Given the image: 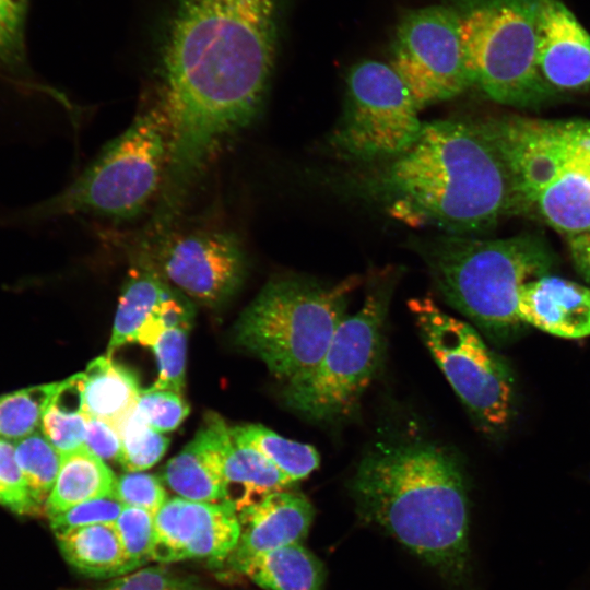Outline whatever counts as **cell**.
<instances>
[{
  "mask_svg": "<svg viewBox=\"0 0 590 590\" xmlns=\"http://www.w3.org/2000/svg\"><path fill=\"white\" fill-rule=\"evenodd\" d=\"M188 331L182 327L167 329L152 347L158 375L150 389L181 393L185 387Z\"/></svg>",
  "mask_w": 590,
  "mask_h": 590,
  "instance_id": "obj_32",
  "label": "cell"
},
{
  "mask_svg": "<svg viewBox=\"0 0 590 590\" xmlns=\"http://www.w3.org/2000/svg\"><path fill=\"white\" fill-rule=\"evenodd\" d=\"M236 569L268 590H323L326 580L322 563L302 542L255 556Z\"/></svg>",
  "mask_w": 590,
  "mask_h": 590,
  "instance_id": "obj_23",
  "label": "cell"
},
{
  "mask_svg": "<svg viewBox=\"0 0 590 590\" xmlns=\"http://www.w3.org/2000/svg\"><path fill=\"white\" fill-rule=\"evenodd\" d=\"M539 68L554 90L590 87V34L560 0H541Z\"/></svg>",
  "mask_w": 590,
  "mask_h": 590,
  "instance_id": "obj_15",
  "label": "cell"
},
{
  "mask_svg": "<svg viewBox=\"0 0 590 590\" xmlns=\"http://www.w3.org/2000/svg\"><path fill=\"white\" fill-rule=\"evenodd\" d=\"M418 111L391 64L359 61L347 73L344 106L328 144L346 161L369 165L393 158L417 140L424 123Z\"/></svg>",
  "mask_w": 590,
  "mask_h": 590,
  "instance_id": "obj_10",
  "label": "cell"
},
{
  "mask_svg": "<svg viewBox=\"0 0 590 590\" xmlns=\"http://www.w3.org/2000/svg\"><path fill=\"white\" fill-rule=\"evenodd\" d=\"M26 3L27 0H0V63L13 70L24 64Z\"/></svg>",
  "mask_w": 590,
  "mask_h": 590,
  "instance_id": "obj_37",
  "label": "cell"
},
{
  "mask_svg": "<svg viewBox=\"0 0 590 590\" xmlns=\"http://www.w3.org/2000/svg\"><path fill=\"white\" fill-rule=\"evenodd\" d=\"M354 187L394 219L450 235L482 236L524 211L516 175L486 120L424 122L406 151L367 165Z\"/></svg>",
  "mask_w": 590,
  "mask_h": 590,
  "instance_id": "obj_2",
  "label": "cell"
},
{
  "mask_svg": "<svg viewBox=\"0 0 590 590\" xmlns=\"http://www.w3.org/2000/svg\"><path fill=\"white\" fill-rule=\"evenodd\" d=\"M135 410L144 421L161 433L176 429L190 408L180 393L169 390H141Z\"/></svg>",
  "mask_w": 590,
  "mask_h": 590,
  "instance_id": "obj_34",
  "label": "cell"
},
{
  "mask_svg": "<svg viewBox=\"0 0 590 590\" xmlns=\"http://www.w3.org/2000/svg\"><path fill=\"white\" fill-rule=\"evenodd\" d=\"M391 67L418 110L452 99L471 87L473 80L455 9L438 4L408 12L396 32Z\"/></svg>",
  "mask_w": 590,
  "mask_h": 590,
  "instance_id": "obj_11",
  "label": "cell"
},
{
  "mask_svg": "<svg viewBox=\"0 0 590 590\" xmlns=\"http://www.w3.org/2000/svg\"><path fill=\"white\" fill-rule=\"evenodd\" d=\"M227 425L209 414L194 438L163 468V482L179 497L201 503H224L220 444Z\"/></svg>",
  "mask_w": 590,
  "mask_h": 590,
  "instance_id": "obj_17",
  "label": "cell"
},
{
  "mask_svg": "<svg viewBox=\"0 0 590 590\" xmlns=\"http://www.w3.org/2000/svg\"><path fill=\"white\" fill-rule=\"evenodd\" d=\"M517 314L523 324L563 339L590 335V288L553 274L522 285Z\"/></svg>",
  "mask_w": 590,
  "mask_h": 590,
  "instance_id": "obj_16",
  "label": "cell"
},
{
  "mask_svg": "<svg viewBox=\"0 0 590 590\" xmlns=\"http://www.w3.org/2000/svg\"><path fill=\"white\" fill-rule=\"evenodd\" d=\"M397 278L391 268L370 278L364 304L342 320L316 367L284 385L287 406L316 422L334 421L354 410L381 363Z\"/></svg>",
  "mask_w": 590,
  "mask_h": 590,
  "instance_id": "obj_8",
  "label": "cell"
},
{
  "mask_svg": "<svg viewBox=\"0 0 590 590\" xmlns=\"http://www.w3.org/2000/svg\"><path fill=\"white\" fill-rule=\"evenodd\" d=\"M87 415L83 373L58 382L42 418L40 432L60 452L84 446Z\"/></svg>",
  "mask_w": 590,
  "mask_h": 590,
  "instance_id": "obj_25",
  "label": "cell"
},
{
  "mask_svg": "<svg viewBox=\"0 0 590 590\" xmlns=\"http://www.w3.org/2000/svg\"><path fill=\"white\" fill-rule=\"evenodd\" d=\"M541 137L553 165L590 177V121L541 120Z\"/></svg>",
  "mask_w": 590,
  "mask_h": 590,
  "instance_id": "obj_29",
  "label": "cell"
},
{
  "mask_svg": "<svg viewBox=\"0 0 590 590\" xmlns=\"http://www.w3.org/2000/svg\"><path fill=\"white\" fill-rule=\"evenodd\" d=\"M114 524L125 554L134 570L152 560L155 539L154 515L152 512L125 506Z\"/></svg>",
  "mask_w": 590,
  "mask_h": 590,
  "instance_id": "obj_31",
  "label": "cell"
},
{
  "mask_svg": "<svg viewBox=\"0 0 590 590\" xmlns=\"http://www.w3.org/2000/svg\"><path fill=\"white\" fill-rule=\"evenodd\" d=\"M14 446L35 515L45 514L47 499L60 470L61 453L38 430L15 440Z\"/></svg>",
  "mask_w": 590,
  "mask_h": 590,
  "instance_id": "obj_27",
  "label": "cell"
},
{
  "mask_svg": "<svg viewBox=\"0 0 590 590\" xmlns=\"http://www.w3.org/2000/svg\"><path fill=\"white\" fill-rule=\"evenodd\" d=\"M357 275L326 283L303 275L270 280L240 314L235 341L285 384L310 373L346 317Z\"/></svg>",
  "mask_w": 590,
  "mask_h": 590,
  "instance_id": "obj_6",
  "label": "cell"
},
{
  "mask_svg": "<svg viewBox=\"0 0 590 590\" xmlns=\"http://www.w3.org/2000/svg\"><path fill=\"white\" fill-rule=\"evenodd\" d=\"M220 471L224 503L238 514L264 496L293 482L255 449L238 445L228 427L220 444Z\"/></svg>",
  "mask_w": 590,
  "mask_h": 590,
  "instance_id": "obj_18",
  "label": "cell"
},
{
  "mask_svg": "<svg viewBox=\"0 0 590 590\" xmlns=\"http://www.w3.org/2000/svg\"><path fill=\"white\" fill-rule=\"evenodd\" d=\"M57 385H37L0 396V438L15 441L37 432Z\"/></svg>",
  "mask_w": 590,
  "mask_h": 590,
  "instance_id": "obj_28",
  "label": "cell"
},
{
  "mask_svg": "<svg viewBox=\"0 0 590 590\" xmlns=\"http://www.w3.org/2000/svg\"><path fill=\"white\" fill-rule=\"evenodd\" d=\"M441 297L488 337L503 340L523 324L517 314L520 288L550 274L555 253L535 234L486 239L441 234L413 238Z\"/></svg>",
  "mask_w": 590,
  "mask_h": 590,
  "instance_id": "obj_5",
  "label": "cell"
},
{
  "mask_svg": "<svg viewBox=\"0 0 590 590\" xmlns=\"http://www.w3.org/2000/svg\"><path fill=\"white\" fill-rule=\"evenodd\" d=\"M99 590H200L197 585L163 567L139 568L119 576Z\"/></svg>",
  "mask_w": 590,
  "mask_h": 590,
  "instance_id": "obj_39",
  "label": "cell"
},
{
  "mask_svg": "<svg viewBox=\"0 0 590 590\" xmlns=\"http://www.w3.org/2000/svg\"><path fill=\"white\" fill-rule=\"evenodd\" d=\"M237 515L240 534L228 556L235 569L255 556L302 542L311 524L314 508L303 494L281 489Z\"/></svg>",
  "mask_w": 590,
  "mask_h": 590,
  "instance_id": "obj_14",
  "label": "cell"
},
{
  "mask_svg": "<svg viewBox=\"0 0 590 590\" xmlns=\"http://www.w3.org/2000/svg\"><path fill=\"white\" fill-rule=\"evenodd\" d=\"M182 295L175 288L153 308L138 332L137 342L153 347L167 329L191 328L193 308Z\"/></svg>",
  "mask_w": 590,
  "mask_h": 590,
  "instance_id": "obj_33",
  "label": "cell"
},
{
  "mask_svg": "<svg viewBox=\"0 0 590 590\" xmlns=\"http://www.w3.org/2000/svg\"><path fill=\"white\" fill-rule=\"evenodd\" d=\"M169 143L162 96L143 103L131 123L67 187L35 204L0 214V228L33 227L69 215L114 223L138 219L161 193Z\"/></svg>",
  "mask_w": 590,
  "mask_h": 590,
  "instance_id": "obj_4",
  "label": "cell"
},
{
  "mask_svg": "<svg viewBox=\"0 0 590 590\" xmlns=\"http://www.w3.org/2000/svg\"><path fill=\"white\" fill-rule=\"evenodd\" d=\"M152 560L161 564L184 559L221 563L237 545L240 523L226 503H201L174 497L154 515Z\"/></svg>",
  "mask_w": 590,
  "mask_h": 590,
  "instance_id": "obj_13",
  "label": "cell"
},
{
  "mask_svg": "<svg viewBox=\"0 0 590 590\" xmlns=\"http://www.w3.org/2000/svg\"><path fill=\"white\" fill-rule=\"evenodd\" d=\"M231 435L238 445L261 453L293 483L307 477L319 465V455L312 446L284 438L261 425L231 427Z\"/></svg>",
  "mask_w": 590,
  "mask_h": 590,
  "instance_id": "obj_26",
  "label": "cell"
},
{
  "mask_svg": "<svg viewBox=\"0 0 590 590\" xmlns=\"http://www.w3.org/2000/svg\"><path fill=\"white\" fill-rule=\"evenodd\" d=\"M115 483L113 471L85 446L61 453L60 470L45 515L51 517L84 502L113 495Z\"/></svg>",
  "mask_w": 590,
  "mask_h": 590,
  "instance_id": "obj_22",
  "label": "cell"
},
{
  "mask_svg": "<svg viewBox=\"0 0 590 590\" xmlns=\"http://www.w3.org/2000/svg\"><path fill=\"white\" fill-rule=\"evenodd\" d=\"M473 85L492 101L534 107L554 92L539 68L541 0H452Z\"/></svg>",
  "mask_w": 590,
  "mask_h": 590,
  "instance_id": "obj_7",
  "label": "cell"
},
{
  "mask_svg": "<svg viewBox=\"0 0 590 590\" xmlns=\"http://www.w3.org/2000/svg\"><path fill=\"white\" fill-rule=\"evenodd\" d=\"M420 334L461 402L485 433L507 427L515 409L508 365L468 322L445 312L430 297L408 303Z\"/></svg>",
  "mask_w": 590,
  "mask_h": 590,
  "instance_id": "obj_9",
  "label": "cell"
},
{
  "mask_svg": "<svg viewBox=\"0 0 590 590\" xmlns=\"http://www.w3.org/2000/svg\"><path fill=\"white\" fill-rule=\"evenodd\" d=\"M123 505L109 495L79 504L64 512L49 517L54 533L80 527L114 523L120 516Z\"/></svg>",
  "mask_w": 590,
  "mask_h": 590,
  "instance_id": "obj_38",
  "label": "cell"
},
{
  "mask_svg": "<svg viewBox=\"0 0 590 590\" xmlns=\"http://www.w3.org/2000/svg\"><path fill=\"white\" fill-rule=\"evenodd\" d=\"M174 290L155 271L140 245L119 298L107 356L111 357L123 344L137 341L138 332L153 308Z\"/></svg>",
  "mask_w": 590,
  "mask_h": 590,
  "instance_id": "obj_19",
  "label": "cell"
},
{
  "mask_svg": "<svg viewBox=\"0 0 590 590\" xmlns=\"http://www.w3.org/2000/svg\"><path fill=\"white\" fill-rule=\"evenodd\" d=\"M276 50L274 0H181L163 48L169 155L155 213L175 221L214 155L262 109Z\"/></svg>",
  "mask_w": 590,
  "mask_h": 590,
  "instance_id": "obj_1",
  "label": "cell"
},
{
  "mask_svg": "<svg viewBox=\"0 0 590 590\" xmlns=\"http://www.w3.org/2000/svg\"><path fill=\"white\" fill-rule=\"evenodd\" d=\"M565 237L575 270L590 283V232L565 234Z\"/></svg>",
  "mask_w": 590,
  "mask_h": 590,
  "instance_id": "obj_41",
  "label": "cell"
},
{
  "mask_svg": "<svg viewBox=\"0 0 590 590\" xmlns=\"http://www.w3.org/2000/svg\"><path fill=\"white\" fill-rule=\"evenodd\" d=\"M84 376V408L90 417L107 423L117 433L135 410L141 393L135 375L109 356L92 361Z\"/></svg>",
  "mask_w": 590,
  "mask_h": 590,
  "instance_id": "obj_20",
  "label": "cell"
},
{
  "mask_svg": "<svg viewBox=\"0 0 590 590\" xmlns=\"http://www.w3.org/2000/svg\"><path fill=\"white\" fill-rule=\"evenodd\" d=\"M531 209L564 235L590 232V177L576 168L562 167L534 194Z\"/></svg>",
  "mask_w": 590,
  "mask_h": 590,
  "instance_id": "obj_24",
  "label": "cell"
},
{
  "mask_svg": "<svg viewBox=\"0 0 590 590\" xmlns=\"http://www.w3.org/2000/svg\"><path fill=\"white\" fill-rule=\"evenodd\" d=\"M155 271L181 294L206 306L229 299L247 273V256L231 229L196 228L144 237L141 243Z\"/></svg>",
  "mask_w": 590,
  "mask_h": 590,
  "instance_id": "obj_12",
  "label": "cell"
},
{
  "mask_svg": "<svg viewBox=\"0 0 590 590\" xmlns=\"http://www.w3.org/2000/svg\"><path fill=\"white\" fill-rule=\"evenodd\" d=\"M0 504L19 515H35L14 442L0 438Z\"/></svg>",
  "mask_w": 590,
  "mask_h": 590,
  "instance_id": "obj_36",
  "label": "cell"
},
{
  "mask_svg": "<svg viewBox=\"0 0 590 590\" xmlns=\"http://www.w3.org/2000/svg\"><path fill=\"white\" fill-rule=\"evenodd\" d=\"M55 536L64 559L83 575L110 578L134 570L114 523L80 527Z\"/></svg>",
  "mask_w": 590,
  "mask_h": 590,
  "instance_id": "obj_21",
  "label": "cell"
},
{
  "mask_svg": "<svg viewBox=\"0 0 590 590\" xmlns=\"http://www.w3.org/2000/svg\"><path fill=\"white\" fill-rule=\"evenodd\" d=\"M121 440L119 464L126 472L144 471L166 452L169 439L151 427L134 410L118 432Z\"/></svg>",
  "mask_w": 590,
  "mask_h": 590,
  "instance_id": "obj_30",
  "label": "cell"
},
{
  "mask_svg": "<svg viewBox=\"0 0 590 590\" xmlns=\"http://www.w3.org/2000/svg\"><path fill=\"white\" fill-rule=\"evenodd\" d=\"M84 446L99 459L117 461L119 463L121 457L120 436L107 423L90 417Z\"/></svg>",
  "mask_w": 590,
  "mask_h": 590,
  "instance_id": "obj_40",
  "label": "cell"
},
{
  "mask_svg": "<svg viewBox=\"0 0 590 590\" xmlns=\"http://www.w3.org/2000/svg\"><path fill=\"white\" fill-rule=\"evenodd\" d=\"M359 517L386 531L453 583L470 573L465 473L448 449L429 441L377 444L350 483Z\"/></svg>",
  "mask_w": 590,
  "mask_h": 590,
  "instance_id": "obj_3",
  "label": "cell"
},
{
  "mask_svg": "<svg viewBox=\"0 0 590 590\" xmlns=\"http://www.w3.org/2000/svg\"><path fill=\"white\" fill-rule=\"evenodd\" d=\"M114 495L123 506L145 509L153 515L168 499L160 479L142 471L126 472L116 479Z\"/></svg>",
  "mask_w": 590,
  "mask_h": 590,
  "instance_id": "obj_35",
  "label": "cell"
}]
</instances>
